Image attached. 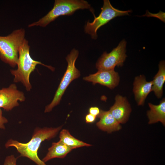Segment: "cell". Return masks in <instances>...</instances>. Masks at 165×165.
I'll use <instances>...</instances> for the list:
<instances>
[{
  "label": "cell",
  "mask_w": 165,
  "mask_h": 165,
  "mask_svg": "<svg viewBox=\"0 0 165 165\" xmlns=\"http://www.w3.org/2000/svg\"><path fill=\"white\" fill-rule=\"evenodd\" d=\"M61 128L62 126L56 128L36 127L31 138L28 142L22 143L11 139L7 141L5 146L6 148L14 147L20 154V156L28 158L37 165H47L39 157L38 149L43 141L55 137Z\"/></svg>",
  "instance_id": "6da1fadb"
},
{
  "label": "cell",
  "mask_w": 165,
  "mask_h": 165,
  "mask_svg": "<svg viewBox=\"0 0 165 165\" xmlns=\"http://www.w3.org/2000/svg\"><path fill=\"white\" fill-rule=\"evenodd\" d=\"M30 46L28 40L24 39L19 51V57L17 65V68L16 70H11V74L14 76L13 81L15 82H21L28 91L32 88L29 81L30 76L33 72L38 64L46 66L52 71L54 68L45 65L41 62L33 60L29 53Z\"/></svg>",
  "instance_id": "7a4b0ae2"
},
{
  "label": "cell",
  "mask_w": 165,
  "mask_h": 165,
  "mask_svg": "<svg viewBox=\"0 0 165 165\" xmlns=\"http://www.w3.org/2000/svg\"><path fill=\"white\" fill-rule=\"evenodd\" d=\"M89 9L94 14L90 5L83 0H56L53 8L38 21L29 24L28 27H45L60 16L71 15L79 9Z\"/></svg>",
  "instance_id": "3957f363"
},
{
  "label": "cell",
  "mask_w": 165,
  "mask_h": 165,
  "mask_svg": "<svg viewBox=\"0 0 165 165\" xmlns=\"http://www.w3.org/2000/svg\"><path fill=\"white\" fill-rule=\"evenodd\" d=\"M25 30L21 28L6 36H0V59L12 67L17 65L19 50L25 39Z\"/></svg>",
  "instance_id": "277c9868"
},
{
  "label": "cell",
  "mask_w": 165,
  "mask_h": 165,
  "mask_svg": "<svg viewBox=\"0 0 165 165\" xmlns=\"http://www.w3.org/2000/svg\"><path fill=\"white\" fill-rule=\"evenodd\" d=\"M77 50L73 49L66 58L68 63L66 71L62 77L54 97L45 108L44 112H51L53 108L59 104L65 91L71 82L80 75V71L75 66V62L79 56Z\"/></svg>",
  "instance_id": "5b68a950"
},
{
  "label": "cell",
  "mask_w": 165,
  "mask_h": 165,
  "mask_svg": "<svg viewBox=\"0 0 165 165\" xmlns=\"http://www.w3.org/2000/svg\"><path fill=\"white\" fill-rule=\"evenodd\" d=\"M131 11H122L114 8L108 0H104L101 11L97 17L94 16V19L92 22L88 21L85 26V31L91 36L92 38L97 37V31L101 26L114 18L119 16L129 15Z\"/></svg>",
  "instance_id": "8992f818"
},
{
  "label": "cell",
  "mask_w": 165,
  "mask_h": 165,
  "mask_svg": "<svg viewBox=\"0 0 165 165\" xmlns=\"http://www.w3.org/2000/svg\"><path fill=\"white\" fill-rule=\"evenodd\" d=\"M127 42L123 39L110 52H104L96 63V68L99 70L114 69L116 66H122L127 57Z\"/></svg>",
  "instance_id": "52a82bcc"
},
{
  "label": "cell",
  "mask_w": 165,
  "mask_h": 165,
  "mask_svg": "<svg viewBox=\"0 0 165 165\" xmlns=\"http://www.w3.org/2000/svg\"><path fill=\"white\" fill-rule=\"evenodd\" d=\"M25 99L24 93L17 90L15 84L0 90V108L6 111L11 110L18 106V101L23 102Z\"/></svg>",
  "instance_id": "ba28073f"
},
{
  "label": "cell",
  "mask_w": 165,
  "mask_h": 165,
  "mask_svg": "<svg viewBox=\"0 0 165 165\" xmlns=\"http://www.w3.org/2000/svg\"><path fill=\"white\" fill-rule=\"evenodd\" d=\"M83 79L92 82L93 84L98 83L110 89L117 86L119 82V77L114 69L99 70L96 73L84 77Z\"/></svg>",
  "instance_id": "9c48e42d"
},
{
  "label": "cell",
  "mask_w": 165,
  "mask_h": 165,
  "mask_svg": "<svg viewBox=\"0 0 165 165\" xmlns=\"http://www.w3.org/2000/svg\"><path fill=\"white\" fill-rule=\"evenodd\" d=\"M109 111L119 123H124L127 120L131 109L126 98L117 95L114 104Z\"/></svg>",
  "instance_id": "30bf717a"
},
{
  "label": "cell",
  "mask_w": 165,
  "mask_h": 165,
  "mask_svg": "<svg viewBox=\"0 0 165 165\" xmlns=\"http://www.w3.org/2000/svg\"><path fill=\"white\" fill-rule=\"evenodd\" d=\"M135 100L139 105H143L149 94L152 91V81H147L143 75L135 77L133 83Z\"/></svg>",
  "instance_id": "8fae6325"
},
{
  "label": "cell",
  "mask_w": 165,
  "mask_h": 165,
  "mask_svg": "<svg viewBox=\"0 0 165 165\" xmlns=\"http://www.w3.org/2000/svg\"><path fill=\"white\" fill-rule=\"evenodd\" d=\"M97 117L100 120L97 123L96 125L100 129L109 133L120 129L121 126L120 123L109 111L100 110Z\"/></svg>",
  "instance_id": "7c38bea8"
},
{
  "label": "cell",
  "mask_w": 165,
  "mask_h": 165,
  "mask_svg": "<svg viewBox=\"0 0 165 165\" xmlns=\"http://www.w3.org/2000/svg\"><path fill=\"white\" fill-rule=\"evenodd\" d=\"M72 149L60 141L52 143L46 155L42 160L45 163L55 158H64Z\"/></svg>",
  "instance_id": "4fadbf2b"
},
{
  "label": "cell",
  "mask_w": 165,
  "mask_h": 165,
  "mask_svg": "<svg viewBox=\"0 0 165 165\" xmlns=\"http://www.w3.org/2000/svg\"><path fill=\"white\" fill-rule=\"evenodd\" d=\"M150 110L148 111L147 115L149 119V124L160 122L165 124V100L163 98L159 105H154L148 103Z\"/></svg>",
  "instance_id": "5bb4252c"
},
{
  "label": "cell",
  "mask_w": 165,
  "mask_h": 165,
  "mask_svg": "<svg viewBox=\"0 0 165 165\" xmlns=\"http://www.w3.org/2000/svg\"><path fill=\"white\" fill-rule=\"evenodd\" d=\"M152 81V91L158 98H161L163 93V85L165 81V63L161 61L159 65V70Z\"/></svg>",
  "instance_id": "9a60e30c"
},
{
  "label": "cell",
  "mask_w": 165,
  "mask_h": 165,
  "mask_svg": "<svg viewBox=\"0 0 165 165\" xmlns=\"http://www.w3.org/2000/svg\"><path fill=\"white\" fill-rule=\"evenodd\" d=\"M59 138V141L73 149L85 146L89 147L92 145L75 138L66 129H63L61 131Z\"/></svg>",
  "instance_id": "2e32d148"
},
{
  "label": "cell",
  "mask_w": 165,
  "mask_h": 165,
  "mask_svg": "<svg viewBox=\"0 0 165 165\" xmlns=\"http://www.w3.org/2000/svg\"><path fill=\"white\" fill-rule=\"evenodd\" d=\"M17 158L13 155L6 157L3 165H17Z\"/></svg>",
  "instance_id": "e0dca14e"
},
{
  "label": "cell",
  "mask_w": 165,
  "mask_h": 165,
  "mask_svg": "<svg viewBox=\"0 0 165 165\" xmlns=\"http://www.w3.org/2000/svg\"><path fill=\"white\" fill-rule=\"evenodd\" d=\"M8 122L7 119L2 116V111L0 108V129H5V124Z\"/></svg>",
  "instance_id": "ac0fdd59"
},
{
  "label": "cell",
  "mask_w": 165,
  "mask_h": 165,
  "mask_svg": "<svg viewBox=\"0 0 165 165\" xmlns=\"http://www.w3.org/2000/svg\"><path fill=\"white\" fill-rule=\"evenodd\" d=\"M89 113L97 117L100 114V110L97 107H92L89 108Z\"/></svg>",
  "instance_id": "d6986e66"
},
{
  "label": "cell",
  "mask_w": 165,
  "mask_h": 165,
  "mask_svg": "<svg viewBox=\"0 0 165 165\" xmlns=\"http://www.w3.org/2000/svg\"><path fill=\"white\" fill-rule=\"evenodd\" d=\"M96 117V116L89 113L86 115L85 116L86 122L87 123H93L95 121Z\"/></svg>",
  "instance_id": "ffe728a7"
}]
</instances>
